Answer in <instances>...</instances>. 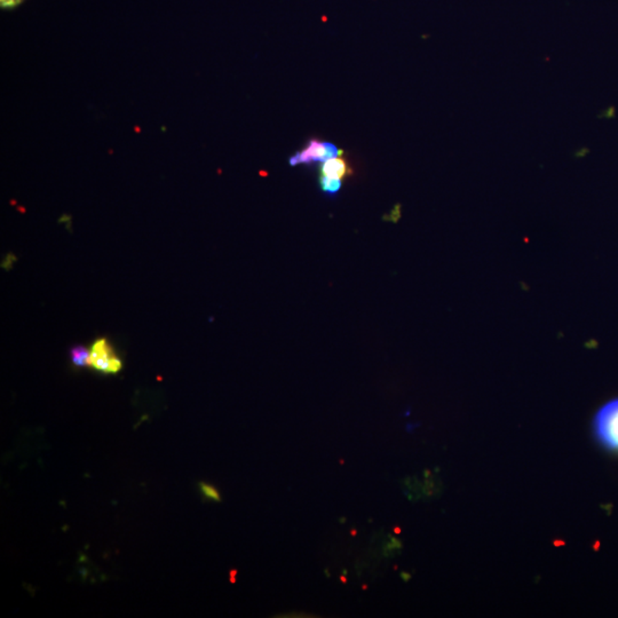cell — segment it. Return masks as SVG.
<instances>
[{
	"label": "cell",
	"mask_w": 618,
	"mask_h": 618,
	"mask_svg": "<svg viewBox=\"0 0 618 618\" xmlns=\"http://www.w3.org/2000/svg\"><path fill=\"white\" fill-rule=\"evenodd\" d=\"M594 433L607 449L618 451V398L605 403L594 417Z\"/></svg>",
	"instance_id": "cell-1"
},
{
	"label": "cell",
	"mask_w": 618,
	"mask_h": 618,
	"mask_svg": "<svg viewBox=\"0 0 618 618\" xmlns=\"http://www.w3.org/2000/svg\"><path fill=\"white\" fill-rule=\"evenodd\" d=\"M340 153V150L331 142L310 140L306 147L291 157L289 162H290L291 166L312 164V163H324L331 160L333 157L339 156Z\"/></svg>",
	"instance_id": "cell-2"
},
{
	"label": "cell",
	"mask_w": 618,
	"mask_h": 618,
	"mask_svg": "<svg viewBox=\"0 0 618 618\" xmlns=\"http://www.w3.org/2000/svg\"><path fill=\"white\" fill-rule=\"evenodd\" d=\"M89 365L103 373H117L123 367L121 361L116 356L112 346L103 338L93 344Z\"/></svg>",
	"instance_id": "cell-3"
},
{
	"label": "cell",
	"mask_w": 618,
	"mask_h": 618,
	"mask_svg": "<svg viewBox=\"0 0 618 618\" xmlns=\"http://www.w3.org/2000/svg\"><path fill=\"white\" fill-rule=\"evenodd\" d=\"M321 172H322V176L341 180V179L351 176L353 171L346 160H344L342 157L337 156L323 163Z\"/></svg>",
	"instance_id": "cell-4"
},
{
	"label": "cell",
	"mask_w": 618,
	"mask_h": 618,
	"mask_svg": "<svg viewBox=\"0 0 618 618\" xmlns=\"http://www.w3.org/2000/svg\"><path fill=\"white\" fill-rule=\"evenodd\" d=\"M70 355L71 361L76 367L82 368L89 365L91 351H89L87 348L83 347V346H77L71 349Z\"/></svg>",
	"instance_id": "cell-5"
},
{
	"label": "cell",
	"mask_w": 618,
	"mask_h": 618,
	"mask_svg": "<svg viewBox=\"0 0 618 618\" xmlns=\"http://www.w3.org/2000/svg\"><path fill=\"white\" fill-rule=\"evenodd\" d=\"M319 187L325 194L333 196L340 190L341 180L339 179L329 178V176H319Z\"/></svg>",
	"instance_id": "cell-6"
},
{
	"label": "cell",
	"mask_w": 618,
	"mask_h": 618,
	"mask_svg": "<svg viewBox=\"0 0 618 618\" xmlns=\"http://www.w3.org/2000/svg\"><path fill=\"white\" fill-rule=\"evenodd\" d=\"M201 490L204 495L205 497L207 499H211V501L214 502H220L221 497L220 494H219V491L216 489V488L212 487L210 485H205V483H201Z\"/></svg>",
	"instance_id": "cell-7"
},
{
	"label": "cell",
	"mask_w": 618,
	"mask_h": 618,
	"mask_svg": "<svg viewBox=\"0 0 618 618\" xmlns=\"http://www.w3.org/2000/svg\"><path fill=\"white\" fill-rule=\"evenodd\" d=\"M24 0H0V6L3 10H13L20 6Z\"/></svg>",
	"instance_id": "cell-8"
}]
</instances>
